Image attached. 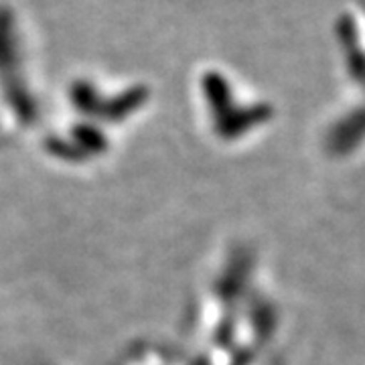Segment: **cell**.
Instances as JSON below:
<instances>
[{"label":"cell","mask_w":365,"mask_h":365,"mask_svg":"<svg viewBox=\"0 0 365 365\" xmlns=\"http://www.w3.org/2000/svg\"><path fill=\"white\" fill-rule=\"evenodd\" d=\"M353 9H355V13L359 14V19H361V23H364L365 29V0H355V2H353Z\"/></svg>","instance_id":"1"}]
</instances>
